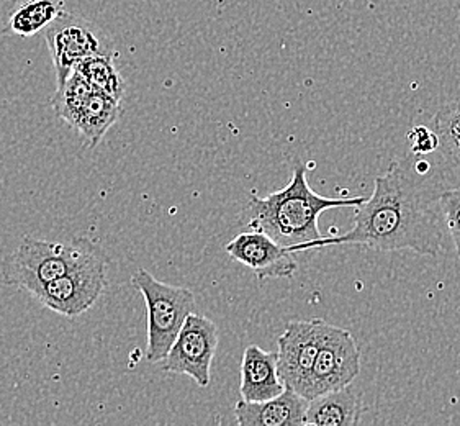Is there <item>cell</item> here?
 <instances>
[{"mask_svg":"<svg viewBox=\"0 0 460 426\" xmlns=\"http://www.w3.org/2000/svg\"><path fill=\"white\" fill-rule=\"evenodd\" d=\"M431 163L411 155L394 161L376 177L370 199L356 207L354 226L332 238H320L288 250H318L338 244H362L377 251L410 250L421 256H438L442 248V192L436 177H429Z\"/></svg>","mask_w":460,"mask_h":426,"instance_id":"1","label":"cell"},{"mask_svg":"<svg viewBox=\"0 0 460 426\" xmlns=\"http://www.w3.org/2000/svg\"><path fill=\"white\" fill-rule=\"evenodd\" d=\"M366 197L332 199L314 192L306 182V167H295L290 182L267 197L252 195L249 200L251 230H259L287 248L323 238L318 218L323 212L340 207H358Z\"/></svg>","mask_w":460,"mask_h":426,"instance_id":"2","label":"cell"},{"mask_svg":"<svg viewBox=\"0 0 460 426\" xmlns=\"http://www.w3.org/2000/svg\"><path fill=\"white\" fill-rule=\"evenodd\" d=\"M102 254L87 238L45 241L25 238L4 266V280L9 286L31 292L49 280L61 278Z\"/></svg>","mask_w":460,"mask_h":426,"instance_id":"3","label":"cell"},{"mask_svg":"<svg viewBox=\"0 0 460 426\" xmlns=\"http://www.w3.org/2000/svg\"><path fill=\"white\" fill-rule=\"evenodd\" d=\"M131 286L143 294L146 302V359L156 364L166 358L187 316L194 314V292L161 282L146 269L135 272Z\"/></svg>","mask_w":460,"mask_h":426,"instance_id":"4","label":"cell"},{"mask_svg":"<svg viewBox=\"0 0 460 426\" xmlns=\"http://www.w3.org/2000/svg\"><path fill=\"white\" fill-rule=\"evenodd\" d=\"M48 49L53 59L58 85L66 81L74 67L93 55H115L101 28L77 13L63 10L45 30Z\"/></svg>","mask_w":460,"mask_h":426,"instance_id":"5","label":"cell"},{"mask_svg":"<svg viewBox=\"0 0 460 426\" xmlns=\"http://www.w3.org/2000/svg\"><path fill=\"white\" fill-rule=\"evenodd\" d=\"M218 328L210 318L190 314L187 316L174 343L163 359V371L189 376L200 387L212 380V362L218 350Z\"/></svg>","mask_w":460,"mask_h":426,"instance_id":"6","label":"cell"},{"mask_svg":"<svg viewBox=\"0 0 460 426\" xmlns=\"http://www.w3.org/2000/svg\"><path fill=\"white\" fill-rule=\"evenodd\" d=\"M107 260L103 253L65 276L49 280L31 290L41 306L65 316H77L87 312L99 300L107 286Z\"/></svg>","mask_w":460,"mask_h":426,"instance_id":"7","label":"cell"},{"mask_svg":"<svg viewBox=\"0 0 460 426\" xmlns=\"http://www.w3.org/2000/svg\"><path fill=\"white\" fill-rule=\"evenodd\" d=\"M359 372L360 352L354 336L348 330L326 324L305 399L312 400L326 392L342 389L349 386Z\"/></svg>","mask_w":460,"mask_h":426,"instance_id":"8","label":"cell"},{"mask_svg":"<svg viewBox=\"0 0 460 426\" xmlns=\"http://www.w3.org/2000/svg\"><path fill=\"white\" fill-rule=\"evenodd\" d=\"M324 320L290 322L277 344V372L288 389L305 397L314 359L322 346Z\"/></svg>","mask_w":460,"mask_h":426,"instance_id":"9","label":"cell"},{"mask_svg":"<svg viewBox=\"0 0 460 426\" xmlns=\"http://www.w3.org/2000/svg\"><path fill=\"white\" fill-rule=\"evenodd\" d=\"M225 250L231 260L251 269L259 282L266 279L292 278L298 269L295 253L259 230L241 233Z\"/></svg>","mask_w":460,"mask_h":426,"instance_id":"10","label":"cell"},{"mask_svg":"<svg viewBox=\"0 0 460 426\" xmlns=\"http://www.w3.org/2000/svg\"><path fill=\"white\" fill-rule=\"evenodd\" d=\"M308 400L286 387L274 399L264 402L240 400L234 407L236 423L240 426H302Z\"/></svg>","mask_w":460,"mask_h":426,"instance_id":"11","label":"cell"},{"mask_svg":"<svg viewBox=\"0 0 460 426\" xmlns=\"http://www.w3.org/2000/svg\"><path fill=\"white\" fill-rule=\"evenodd\" d=\"M286 389L277 372V351H264L251 344L241 362V397L246 402L274 399Z\"/></svg>","mask_w":460,"mask_h":426,"instance_id":"12","label":"cell"},{"mask_svg":"<svg viewBox=\"0 0 460 426\" xmlns=\"http://www.w3.org/2000/svg\"><path fill=\"white\" fill-rule=\"evenodd\" d=\"M360 413L362 405L358 394L346 386L308 400L305 425L354 426L359 423Z\"/></svg>","mask_w":460,"mask_h":426,"instance_id":"13","label":"cell"},{"mask_svg":"<svg viewBox=\"0 0 460 426\" xmlns=\"http://www.w3.org/2000/svg\"><path fill=\"white\" fill-rule=\"evenodd\" d=\"M120 101L93 89L77 113L73 129L83 135L91 148H95L105 133L120 119Z\"/></svg>","mask_w":460,"mask_h":426,"instance_id":"14","label":"cell"},{"mask_svg":"<svg viewBox=\"0 0 460 426\" xmlns=\"http://www.w3.org/2000/svg\"><path fill=\"white\" fill-rule=\"evenodd\" d=\"M65 9V0H27L10 13L4 33L33 37L51 25Z\"/></svg>","mask_w":460,"mask_h":426,"instance_id":"15","label":"cell"},{"mask_svg":"<svg viewBox=\"0 0 460 426\" xmlns=\"http://www.w3.org/2000/svg\"><path fill=\"white\" fill-rule=\"evenodd\" d=\"M74 71L83 75L95 91L107 93L117 101L123 99L125 81L115 66L113 55L89 56L75 66Z\"/></svg>","mask_w":460,"mask_h":426,"instance_id":"16","label":"cell"},{"mask_svg":"<svg viewBox=\"0 0 460 426\" xmlns=\"http://www.w3.org/2000/svg\"><path fill=\"white\" fill-rule=\"evenodd\" d=\"M439 138L442 158L460 167V102H452L434 115L431 127Z\"/></svg>","mask_w":460,"mask_h":426,"instance_id":"17","label":"cell"},{"mask_svg":"<svg viewBox=\"0 0 460 426\" xmlns=\"http://www.w3.org/2000/svg\"><path fill=\"white\" fill-rule=\"evenodd\" d=\"M93 85L84 79L79 73L73 71L66 77L63 84L58 85L51 105L56 115L73 127L77 113L83 109L85 99L93 93Z\"/></svg>","mask_w":460,"mask_h":426,"instance_id":"18","label":"cell"},{"mask_svg":"<svg viewBox=\"0 0 460 426\" xmlns=\"http://www.w3.org/2000/svg\"><path fill=\"white\" fill-rule=\"evenodd\" d=\"M439 207L444 223L447 225V230L451 233L454 246L460 258V187L442 191L439 194Z\"/></svg>","mask_w":460,"mask_h":426,"instance_id":"19","label":"cell"},{"mask_svg":"<svg viewBox=\"0 0 460 426\" xmlns=\"http://www.w3.org/2000/svg\"><path fill=\"white\" fill-rule=\"evenodd\" d=\"M408 141L411 143V155L423 156L439 148V138L431 127L416 125L408 133Z\"/></svg>","mask_w":460,"mask_h":426,"instance_id":"20","label":"cell"}]
</instances>
